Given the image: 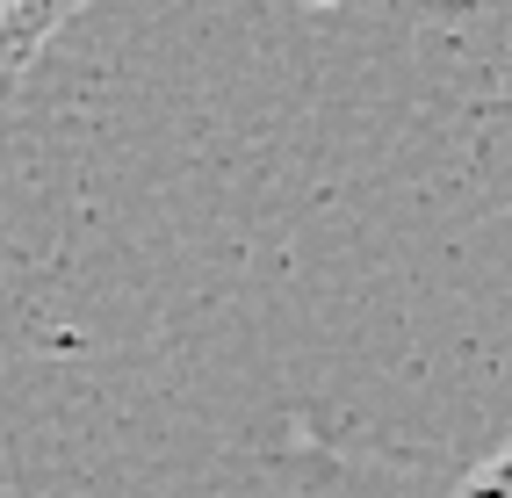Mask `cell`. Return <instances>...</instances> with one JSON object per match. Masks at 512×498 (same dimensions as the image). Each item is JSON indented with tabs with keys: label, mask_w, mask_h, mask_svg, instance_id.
I'll return each instance as SVG.
<instances>
[{
	"label": "cell",
	"mask_w": 512,
	"mask_h": 498,
	"mask_svg": "<svg viewBox=\"0 0 512 498\" xmlns=\"http://www.w3.org/2000/svg\"><path fill=\"white\" fill-rule=\"evenodd\" d=\"M455 498H512V441H505L498 455H484V462H476V470H469V484H462Z\"/></svg>",
	"instance_id": "2"
},
{
	"label": "cell",
	"mask_w": 512,
	"mask_h": 498,
	"mask_svg": "<svg viewBox=\"0 0 512 498\" xmlns=\"http://www.w3.org/2000/svg\"><path fill=\"white\" fill-rule=\"evenodd\" d=\"M80 8H94V0H0V102L15 94V80L51 51V37Z\"/></svg>",
	"instance_id": "1"
},
{
	"label": "cell",
	"mask_w": 512,
	"mask_h": 498,
	"mask_svg": "<svg viewBox=\"0 0 512 498\" xmlns=\"http://www.w3.org/2000/svg\"><path fill=\"white\" fill-rule=\"evenodd\" d=\"M419 8H448L455 15V8H476V0H419Z\"/></svg>",
	"instance_id": "3"
}]
</instances>
